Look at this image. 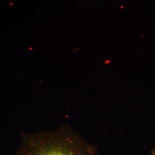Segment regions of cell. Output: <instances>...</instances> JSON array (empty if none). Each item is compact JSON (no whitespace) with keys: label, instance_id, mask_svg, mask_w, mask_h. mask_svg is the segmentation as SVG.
I'll return each instance as SVG.
<instances>
[{"label":"cell","instance_id":"obj_1","mask_svg":"<svg viewBox=\"0 0 155 155\" xmlns=\"http://www.w3.org/2000/svg\"><path fill=\"white\" fill-rule=\"evenodd\" d=\"M16 155H97V148L68 129L49 133L21 134Z\"/></svg>","mask_w":155,"mask_h":155},{"label":"cell","instance_id":"obj_2","mask_svg":"<svg viewBox=\"0 0 155 155\" xmlns=\"http://www.w3.org/2000/svg\"><path fill=\"white\" fill-rule=\"evenodd\" d=\"M150 155H155V149L153 148L151 150V153H150Z\"/></svg>","mask_w":155,"mask_h":155}]
</instances>
